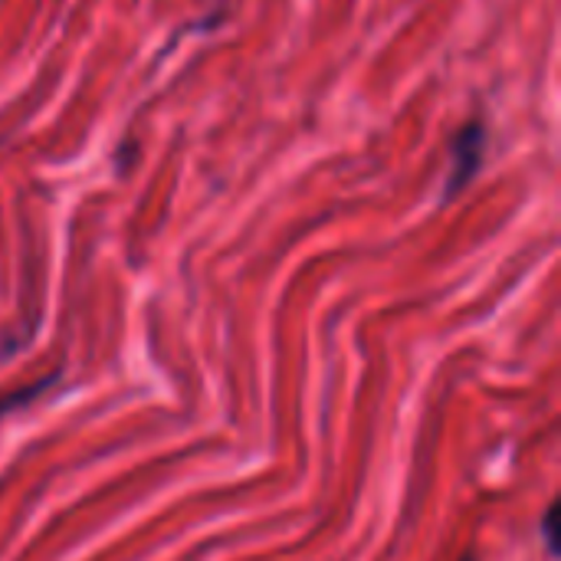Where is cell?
Returning <instances> with one entry per match:
<instances>
[{"label":"cell","mask_w":561,"mask_h":561,"mask_svg":"<svg viewBox=\"0 0 561 561\" xmlns=\"http://www.w3.org/2000/svg\"><path fill=\"white\" fill-rule=\"evenodd\" d=\"M483 148H486V128L480 122L463 125V131L454 138V168L447 174V194H444L447 201L460 194L483 168Z\"/></svg>","instance_id":"obj_1"},{"label":"cell","mask_w":561,"mask_h":561,"mask_svg":"<svg viewBox=\"0 0 561 561\" xmlns=\"http://www.w3.org/2000/svg\"><path fill=\"white\" fill-rule=\"evenodd\" d=\"M59 381V375H49V378H43V381H36V385H26V388H20V391H13V394H7V398H0V417L3 414H10V411H16V408H23V404H30L33 398H39L46 388H53Z\"/></svg>","instance_id":"obj_2"},{"label":"cell","mask_w":561,"mask_h":561,"mask_svg":"<svg viewBox=\"0 0 561 561\" xmlns=\"http://www.w3.org/2000/svg\"><path fill=\"white\" fill-rule=\"evenodd\" d=\"M467 561H470V559H467Z\"/></svg>","instance_id":"obj_3"}]
</instances>
